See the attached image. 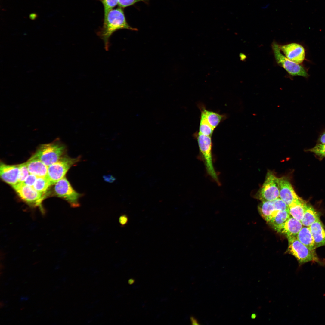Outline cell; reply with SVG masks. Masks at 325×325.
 I'll use <instances>...</instances> for the list:
<instances>
[{
  "instance_id": "6da1fadb",
  "label": "cell",
  "mask_w": 325,
  "mask_h": 325,
  "mask_svg": "<svg viewBox=\"0 0 325 325\" xmlns=\"http://www.w3.org/2000/svg\"><path fill=\"white\" fill-rule=\"evenodd\" d=\"M123 29L138 30L137 28L132 27L127 23L122 8L119 7L113 9L104 16L103 26L97 32V34L103 41L106 51L109 49L110 39L112 35L116 31Z\"/></svg>"
},
{
  "instance_id": "7a4b0ae2",
  "label": "cell",
  "mask_w": 325,
  "mask_h": 325,
  "mask_svg": "<svg viewBox=\"0 0 325 325\" xmlns=\"http://www.w3.org/2000/svg\"><path fill=\"white\" fill-rule=\"evenodd\" d=\"M67 150L66 146L57 138L52 142L40 145L33 156L48 167L64 156Z\"/></svg>"
},
{
  "instance_id": "3957f363",
  "label": "cell",
  "mask_w": 325,
  "mask_h": 325,
  "mask_svg": "<svg viewBox=\"0 0 325 325\" xmlns=\"http://www.w3.org/2000/svg\"><path fill=\"white\" fill-rule=\"evenodd\" d=\"M288 246L287 252L293 255L297 260L299 265L309 262H318V258L316 252L311 250L300 242L296 237H287Z\"/></svg>"
},
{
  "instance_id": "277c9868",
  "label": "cell",
  "mask_w": 325,
  "mask_h": 325,
  "mask_svg": "<svg viewBox=\"0 0 325 325\" xmlns=\"http://www.w3.org/2000/svg\"><path fill=\"white\" fill-rule=\"evenodd\" d=\"M81 159L80 156L73 158L64 155L57 161L48 166L46 177L52 185L63 178L70 169Z\"/></svg>"
},
{
  "instance_id": "5b68a950",
  "label": "cell",
  "mask_w": 325,
  "mask_h": 325,
  "mask_svg": "<svg viewBox=\"0 0 325 325\" xmlns=\"http://www.w3.org/2000/svg\"><path fill=\"white\" fill-rule=\"evenodd\" d=\"M197 140L199 150L204 160L208 174L218 184H220L217 175L213 164L211 136L198 133Z\"/></svg>"
},
{
  "instance_id": "8992f818",
  "label": "cell",
  "mask_w": 325,
  "mask_h": 325,
  "mask_svg": "<svg viewBox=\"0 0 325 325\" xmlns=\"http://www.w3.org/2000/svg\"><path fill=\"white\" fill-rule=\"evenodd\" d=\"M54 191L58 197L66 200L73 208L80 206L79 200L83 194L76 192L64 176L55 184Z\"/></svg>"
},
{
  "instance_id": "52a82bcc",
  "label": "cell",
  "mask_w": 325,
  "mask_h": 325,
  "mask_svg": "<svg viewBox=\"0 0 325 325\" xmlns=\"http://www.w3.org/2000/svg\"><path fill=\"white\" fill-rule=\"evenodd\" d=\"M272 47L277 63L284 68L289 75L308 77L307 72L302 66L289 59L281 54L279 45L276 42H273Z\"/></svg>"
},
{
  "instance_id": "ba28073f",
  "label": "cell",
  "mask_w": 325,
  "mask_h": 325,
  "mask_svg": "<svg viewBox=\"0 0 325 325\" xmlns=\"http://www.w3.org/2000/svg\"><path fill=\"white\" fill-rule=\"evenodd\" d=\"M256 197L262 201H273L279 198L277 177L271 172H268Z\"/></svg>"
},
{
  "instance_id": "9c48e42d",
  "label": "cell",
  "mask_w": 325,
  "mask_h": 325,
  "mask_svg": "<svg viewBox=\"0 0 325 325\" xmlns=\"http://www.w3.org/2000/svg\"><path fill=\"white\" fill-rule=\"evenodd\" d=\"M12 187L19 197L29 205L39 207L43 212L41 203L45 197L44 194L35 190L32 187L22 183H18Z\"/></svg>"
},
{
  "instance_id": "30bf717a",
  "label": "cell",
  "mask_w": 325,
  "mask_h": 325,
  "mask_svg": "<svg viewBox=\"0 0 325 325\" xmlns=\"http://www.w3.org/2000/svg\"><path fill=\"white\" fill-rule=\"evenodd\" d=\"M279 198L288 206L299 199L289 179L286 177L277 178Z\"/></svg>"
},
{
  "instance_id": "8fae6325",
  "label": "cell",
  "mask_w": 325,
  "mask_h": 325,
  "mask_svg": "<svg viewBox=\"0 0 325 325\" xmlns=\"http://www.w3.org/2000/svg\"><path fill=\"white\" fill-rule=\"evenodd\" d=\"M280 50L289 59L298 63H302L305 58L304 47L301 45L292 43L283 45H279Z\"/></svg>"
},
{
  "instance_id": "7c38bea8",
  "label": "cell",
  "mask_w": 325,
  "mask_h": 325,
  "mask_svg": "<svg viewBox=\"0 0 325 325\" xmlns=\"http://www.w3.org/2000/svg\"><path fill=\"white\" fill-rule=\"evenodd\" d=\"M19 164L9 165L1 162L0 176L4 181L13 187L18 183Z\"/></svg>"
},
{
  "instance_id": "4fadbf2b",
  "label": "cell",
  "mask_w": 325,
  "mask_h": 325,
  "mask_svg": "<svg viewBox=\"0 0 325 325\" xmlns=\"http://www.w3.org/2000/svg\"><path fill=\"white\" fill-rule=\"evenodd\" d=\"M303 226L300 221L291 216L284 223L275 230L287 237H296Z\"/></svg>"
},
{
  "instance_id": "5bb4252c",
  "label": "cell",
  "mask_w": 325,
  "mask_h": 325,
  "mask_svg": "<svg viewBox=\"0 0 325 325\" xmlns=\"http://www.w3.org/2000/svg\"><path fill=\"white\" fill-rule=\"evenodd\" d=\"M26 163L30 174L37 177H47L48 166L39 159L32 156Z\"/></svg>"
},
{
  "instance_id": "9a60e30c",
  "label": "cell",
  "mask_w": 325,
  "mask_h": 325,
  "mask_svg": "<svg viewBox=\"0 0 325 325\" xmlns=\"http://www.w3.org/2000/svg\"><path fill=\"white\" fill-rule=\"evenodd\" d=\"M309 227L316 248L325 246V230L320 220L316 221Z\"/></svg>"
},
{
  "instance_id": "2e32d148",
  "label": "cell",
  "mask_w": 325,
  "mask_h": 325,
  "mask_svg": "<svg viewBox=\"0 0 325 325\" xmlns=\"http://www.w3.org/2000/svg\"><path fill=\"white\" fill-rule=\"evenodd\" d=\"M258 209L261 216L267 222L280 211L276 208L273 200L262 201Z\"/></svg>"
},
{
  "instance_id": "e0dca14e",
  "label": "cell",
  "mask_w": 325,
  "mask_h": 325,
  "mask_svg": "<svg viewBox=\"0 0 325 325\" xmlns=\"http://www.w3.org/2000/svg\"><path fill=\"white\" fill-rule=\"evenodd\" d=\"M296 237L300 242L311 250L316 252L317 248L309 227L303 226Z\"/></svg>"
},
{
  "instance_id": "ac0fdd59",
  "label": "cell",
  "mask_w": 325,
  "mask_h": 325,
  "mask_svg": "<svg viewBox=\"0 0 325 325\" xmlns=\"http://www.w3.org/2000/svg\"><path fill=\"white\" fill-rule=\"evenodd\" d=\"M307 203L300 197L288 206L291 215L301 221L304 215Z\"/></svg>"
},
{
  "instance_id": "d6986e66",
  "label": "cell",
  "mask_w": 325,
  "mask_h": 325,
  "mask_svg": "<svg viewBox=\"0 0 325 325\" xmlns=\"http://www.w3.org/2000/svg\"><path fill=\"white\" fill-rule=\"evenodd\" d=\"M320 220L319 214L311 205L307 203L301 222L303 226L309 227L316 221Z\"/></svg>"
},
{
  "instance_id": "ffe728a7",
  "label": "cell",
  "mask_w": 325,
  "mask_h": 325,
  "mask_svg": "<svg viewBox=\"0 0 325 325\" xmlns=\"http://www.w3.org/2000/svg\"><path fill=\"white\" fill-rule=\"evenodd\" d=\"M205 119L208 124L214 129L219 125L224 115L203 108L201 111V115Z\"/></svg>"
},
{
  "instance_id": "44dd1931",
  "label": "cell",
  "mask_w": 325,
  "mask_h": 325,
  "mask_svg": "<svg viewBox=\"0 0 325 325\" xmlns=\"http://www.w3.org/2000/svg\"><path fill=\"white\" fill-rule=\"evenodd\" d=\"M289 210L279 211L267 223L275 230L284 223L290 217Z\"/></svg>"
},
{
  "instance_id": "7402d4cb",
  "label": "cell",
  "mask_w": 325,
  "mask_h": 325,
  "mask_svg": "<svg viewBox=\"0 0 325 325\" xmlns=\"http://www.w3.org/2000/svg\"><path fill=\"white\" fill-rule=\"evenodd\" d=\"M51 185L50 181L47 177H37L33 187L38 192L44 194Z\"/></svg>"
},
{
  "instance_id": "603a6c76",
  "label": "cell",
  "mask_w": 325,
  "mask_h": 325,
  "mask_svg": "<svg viewBox=\"0 0 325 325\" xmlns=\"http://www.w3.org/2000/svg\"><path fill=\"white\" fill-rule=\"evenodd\" d=\"M214 130L205 118L201 115L198 133L205 135L212 136Z\"/></svg>"
},
{
  "instance_id": "cb8c5ba5",
  "label": "cell",
  "mask_w": 325,
  "mask_h": 325,
  "mask_svg": "<svg viewBox=\"0 0 325 325\" xmlns=\"http://www.w3.org/2000/svg\"><path fill=\"white\" fill-rule=\"evenodd\" d=\"M29 174L26 162L19 164L18 183H23Z\"/></svg>"
},
{
  "instance_id": "d4e9b609",
  "label": "cell",
  "mask_w": 325,
  "mask_h": 325,
  "mask_svg": "<svg viewBox=\"0 0 325 325\" xmlns=\"http://www.w3.org/2000/svg\"><path fill=\"white\" fill-rule=\"evenodd\" d=\"M308 151L313 153L320 158L325 157V144L318 143L313 148L308 149Z\"/></svg>"
},
{
  "instance_id": "484cf974",
  "label": "cell",
  "mask_w": 325,
  "mask_h": 325,
  "mask_svg": "<svg viewBox=\"0 0 325 325\" xmlns=\"http://www.w3.org/2000/svg\"><path fill=\"white\" fill-rule=\"evenodd\" d=\"M102 3L104 9V15L118 4V0H99Z\"/></svg>"
},
{
  "instance_id": "4316f807",
  "label": "cell",
  "mask_w": 325,
  "mask_h": 325,
  "mask_svg": "<svg viewBox=\"0 0 325 325\" xmlns=\"http://www.w3.org/2000/svg\"><path fill=\"white\" fill-rule=\"evenodd\" d=\"M148 0H118L119 7L124 8L132 5L139 1L147 2Z\"/></svg>"
},
{
  "instance_id": "83f0119b",
  "label": "cell",
  "mask_w": 325,
  "mask_h": 325,
  "mask_svg": "<svg viewBox=\"0 0 325 325\" xmlns=\"http://www.w3.org/2000/svg\"><path fill=\"white\" fill-rule=\"evenodd\" d=\"M37 177L34 175L29 174L22 183L26 185L33 187Z\"/></svg>"
},
{
  "instance_id": "f1b7e54d",
  "label": "cell",
  "mask_w": 325,
  "mask_h": 325,
  "mask_svg": "<svg viewBox=\"0 0 325 325\" xmlns=\"http://www.w3.org/2000/svg\"><path fill=\"white\" fill-rule=\"evenodd\" d=\"M128 220V218L125 215L120 216L119 219V222L122 225H125L127 223Z\"/></svg>"
},
{
  "instance_id": "f546056e",
  "label": "cell",
  "mask_w": 325,
  "mask_h": 325,
  "mask_svg": "<svg viewBox=\"0 0 325 325\" xmlns=\"http://www.w3.org/2000/svg\"><path fill=\"white\" fill-rule=\"evenodd\" d=\"M103 177L104 181L109 183L113 182L115 180V178L111 175H104Z\"/></svg>"
},
{
  "instance_id": "4dcf8cb0",
  "label": "cell",
  "mask_w": 325,
  "mask_h": 325,
  "mask_svg": "<svg viewBox=\"0 0 325 325\" xmlns=\"http://www.w3.org/2000/svg\"><path fill=\"white\" fill-rule=\"evenodd\" d=\"M319 143L325 144V132L320 136L318 139Z\"/></svg>"
},
{
  "instance_id": "1f68e13d",
  "label": "cell",
  "mask_w": 325,
  "mask_h": 325,
  "mask_svg": "<svg viewBox=\"0 0 325 325\" xmlns=\"http://www.w3.org/2000/svg\"><path fill=\"white\" fill-rule=\"evenodd\" d=\"M190 319L191 322L192 323V324H199V323H198L199 322H198L197 320L196 319H195L194 317H193V316L192 317H191Z\"/></svg>"
},
{
  "instance_id": "d6a6232c",
  "label": "cell",
  "mask_w": 325,
  "mask_h": 325,
  "mask_svg": "<svg viewBox=\"0 0 325 325\" xmlns=\"http://www.w3.org/2000/svg\"><path fill=\"white\" fill-rule=\"evenodd\" d=\"M37 17V15L35 13H32L29 16L30 18L32 20L35 19Z\"/></svg>"
},
{
  "instance_id": "836d02e7",
  "label": "cell",
  "mask_w": 325,
  "mask_h": 325,
  "mask_svg": "<svg viewBox=\"0 0 325 325\" xmlns=\"http://www.w3.org/2000/svg\"><path fill=\"white\" fill-rule=\"evenodd\" d=\"M135 282V280L133 279H130L128 281V283L129 284H133Z\"/></svg>"
},
{
  "instance_id": "e575fe53",
  "label": "cell",
  "mask_w": 325,
  "mask_h": 325,
  "mask_svg": "<svg viewBox=\"0 0 325 325\" xmlns=\"http://www.w3.org/2000/svg\"><path fill=\"white\" fill-rule=\"evenodd\" d=\"M269 5H270L269 4H268V3L267 4V5H265L262 6V7H261V8L262 9H266L269 6Z\"/></svg>"
},
{
  "instance_id": "d590c367",
  "label": "cell",
  "mask_w": 325,
  "mask_h": 325,
  "mask_svg": "<svg viewBox=\"0 0 325 325\" xmlns=\"http://www.w3.org/2000/svg\"><path fill=\"white\" fill-rule=\"evenodd\" d=\"M4 303H3V302H0V308H1L2 307H3V306H4Z\"/></svg>"
}]
</instances>
